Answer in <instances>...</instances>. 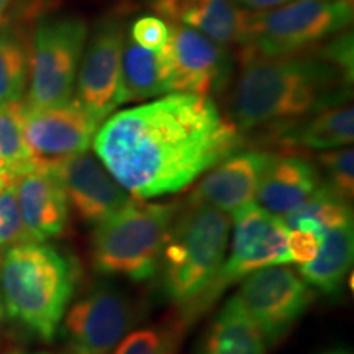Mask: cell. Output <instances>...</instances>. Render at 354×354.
Here are the masks:
<instances>
[{"mask_svg": "<svg viewBox=\"0 0 354 354\" xmlns=\"http://www.w3.org/2000/svg\"><path fill=\"white\" fill-rule=\"evenodd\" d=\"M241 145V133L215 102L194 94L122 110L92 141L110 176L140 201L180 192Z\"/></svg>", "mask_w": 354, "mask_h": 354, "instance_id": "cell-1", "label": "cell"}, {"mask_svg": "<svg viewBox=\"0 0 354 354\" xmlns=\"http://www.w3.org/2000/svg\"><path fill=\"white\" fill-rule=\"evenodd\" d=\"M353 81V56L330 44L320 56L241 59L232 99V122L238 131L322 112L346 104Z\"/></svg>", "mask_w": 354, "mask_h": 354, "instance_id": "cell-2", "label": "cell"}, {"mask_svg": "<svg viewBox=\"0 0 354 354\" xmlns=\"http://www.w3.org/2000/svg\"><path fill=\"white\" fill-rule=\"evenodd\" d=\"M76 274L66 256L46 243L8 246L0 258V313L50 343L74 294Z\"/></svg>", "mask_w": 354, "mask_h": 354, "instance_id": "cell-3", "label": "cell"}, {"mask_svg": "<svg viewBox=\"0 0 354 354\" xmlns=\"http://www.w3.org/2000/svg\"><path fill=\"white\" fill-rule=\"evenodd\" d=\"M230 215L207 203L187 201L180 207L162 248L159 268L167 299L196 315L210 305V294L227 258Z\"/></svg>", "mask_w": 354, "mask_h": 354, "instance_id": "cell-4", "label": "cell"}, {"mask_svg": "<svg viewBox=\"0 0 354 354\" xmlns=\"http://www.w3.org/2000/svg\"><path fill=\"white\" fill-rule=\"evenodd\" d=\"M180 205L131 198L125 207L95 225L92 266L105 276L141 282L158 272L167 232Z\"/></svg>", "mask_w": 354, "mask_h": 354, "instance_id": "cell-5", "label": "cell"}, {"mask_svg": "<svg viewBox=\"0 0 354 354\" xmlns=\"http://www.w3.org/2000/svg\"><path fill=\"white\" fill-rule=\"evenodd\" d=\"M353 20L349 0H292L263 12H246L241 59L295 56L342 33Z\"/></svg>", "mask_w": 354, "mask_h": 354, "instance_id": "cell-6", "label": "cell"}, {"mask_svg": "<svg viewBox=\"0 0 354 354\" xmlns=\"http://www.w3.org/2000/svg\"><path fill=\"white\" fill-rule=\"evenodd\" d=\"M88 28L81 17H56L39 21L30 51L26 105L48 109L74 99L77 71Z\"/></svg>", "mask_w": 354, "mask_h": 354, "instance_id": "cell-7", "label": "cell"}, {"mask_svg": "<svg viewBox=\"0 0 354 354\" xmlns=\"http://www.w3.org/2000/svg\"><path fill=\"white\" fill-rule=\"evenodd\" d=\"M236 297L266 344H274L307 312L313 302V290L297 272L282 264L246 276Z\"/></svg>", "mask_w": 354, "mask_h": 354, "instance_id": "cell-8", "label": "cell"}, {"mask_svg": "<svg viewBox=\"0 0 354 354\" xmlns=\"http://www.w3.org/2000/svg\"><path fill=\"white\" fill-rule=\"evenodd\" d=\"M233 236L230 256L225 258L210 294V304L225 287L241 281L259 269L290 263L287 250L289 230L279 216L256 203L233 214Z\"/></svg>", "mask_w": 354, "mask_h": 354, "instance_id": "cell-9", "label": "cell"}, {"mask_svg": "<svg viewBox=\"0 0 354 354\" xmlns=\"http://www.w3.org/2000/svg\"><path fill=\"white\" fill-rule=\"evenodd\" d=\"M136 322L135 305L112 286H95L64 315L69 354H110Z\"/></svg>", "mask_w": 354, "mask_h": 354, "instance_id": "cell-10", "label": "cell"}, {"mask_svg": "<svg viewBox=\"0 0 354 354\" xmlns=\"http://www.w3.org/2000/svg\"><path fill=\"white\" fill-rule=\"evenodd\" d=\"M167 28L169 38L162 51L169 92L210 97L223 91L232 73V57L223 44L183 25L167 24Z\"/></svg>", "mask_w": 354, "mask_h": 354, "instance_id": "cell-11", "label": "cell"}, {"mask_svg": "<svg viewBox=\"0 0 354 354\" xmlns=\"http://www.w3.org/2000/svg\"><path fill=\"white\" fill-rule=\"evenodd\" d=\"M125 25L109 19L97 26L84 50L76 79V99L97 122H104L125 104L122 87V53Z\"/></svg>", "mask_w": 354, "mask_h": 354, "instance_id": "cell-12", "label": "cell"}, {"mask_svg": "<svg viewBox=\"0 0 354 354\" xmlns=\"http://www.w3.org/2000/svg\"><path fill=\"white\" fill-rule=\"evenodd\" d=\"M100 122L76 99L57 107L37 109L24 102V136L38 166L87 153Z\"/></svg>", "mask_w": 354, "mask_h": 354, "instance_id": "cell-13", "label": "cell"}, {"mask_svg": "<svg viewBox=\"0 0 354 354\" xmlns=\"http://www.w3.org/2000/svg\"><path fill=\"white\" fill-rule=\"evenodd\" d=\"M48 167L59 180L69 209L82 223H100L133 198L99 159L88 153L66 158Z\"/></svg>", "mask_w": 354, "mask_h": 354, "instance_id": "cell-14", "label": "cell"}, {"mask_svg": "<svg viewBox=\"0 0 354 354\" xmlns=\"http://www.w3.org/2000/svg\"><path fill=\"white\" fill-rule=\"evenodd\" d=\"M271 154L264 151H240L225 158L202 177L189 201L207 203L233 215L254 203L261 176Z\"/></svg>", "mask_w": 354, "mask_h": 354, "instance_id": "cell-15", "label": "cell"}, {"mask_svg": "<svg viewBox=\"0 0 354 354\" xmlns=\"http://www.w3.org/2000/svg\"><path fill=\"white\" fill-rule=\"evenodd\" d=\"M17 197L28 241L59 236L69 220V205L59 180L48 166L35 165L15 177Z\"/></svg>", "mask_w": 354, "mask_h": 354, "instance_id": "cell-16", "label": "cell"}, {"mask_svg": "<svg viewBox=\"0 0 354 354\" xmlns=\"http://www.w3.org/2000/svg\"><path fill=\"white\" fill-rule=\"evenodd\" d=\"M320 185V174L307 159L271 154L261 176L254 203L281 218L297 209Z\"/></svg>", "mask_w": 354, "mask_h": 354, "instance_id": "cell-17", "label": "cell"}, {"mask_svg": "<svg viewBox=\"0 0 354 354\" xmlns=\"http://www.w3.org/2000/svg\"><path fill=\"white\" fill-rule=\"evenodd\" d=\"M151 8L167 24L197 30L220 44H240L246 12L233 0H151Z\"/></svg>", "mask_w": 354, "mask_h": 354, "instance_id": "cell-18", "label": "cell"}, {"mask_svg": "<svg viewBox=\"0 0 354 354\" xmlns=\"http://www.w3.org/2000/svg\"><path fill=\"white\" fill-rule=\"evenodd\" d=\"M354 256L353 218L328 225L323 232V241L315 259L300 266L299 276L307 286L333 295L339 290L351 269Z\"/></svg>", "mask_w": 354, "mask_h": 354, "instance_id": "cell-19", "label": "cell"}, {"mask_svg": "<svg viewBox=\"0 0 354 354\" xmlns=\"http://www.w3.org/2000/svg\"><path fill=\"white\" fill-rule=\"evenodd\" d=\"M263 335L233 295L203 333L196 354H266Z\"/></svg>", "mask_w": 354, "mask_h": 354, "instance_id": "cell-20", "label": "cell"}, {"mask_svg": "<svg viewBox=\"0 0 354 354\" xmlns=\"http://www.w3.org/2000/svg\"><path fill=\"white\" fill-rule=\"evenodd\" d=\"M353 140L354 109L343 104L310 115L307 120L292 127L282 141L289 148L330 151L351 145Z\"/></svg>", "mask_w": 354, "mask_h": 354, "instance_id": "cell-21", "label": "cell"}, {"mask_svg": "<svg viewBox=\"0 0 354 354\" xmlns=\"http://www.w3.org/2000/svg\"><path fill=\"white\" fill-rule=\"evenodd\" d=\"M122 87L125 104L169 92L165 51L145 50L131 38H125L122 53Z\"/></svg>", "mask_w": 354, "mask_h": 354, "instance_id": "cell-22", "label": "cell"}, {"mask_svg": "<svg viewBox=\"0 0 354 354\" xmlns=\"http://www.w3.org/2000/svg\"><path fill=\"white\" fill-rule=\"evenodd\" d=\"M35 166L24 136V102L0 105V172L12 179Z\"/></svg>", "mask_w": 354, "mask_h": 354, "instance_id": "cell-23", "label": "cell"}, {"mask_svg": "<svg viewBox=\"0 0 354 354\" xmlns=\"http://www.w3.org/2000/svg\"><path fill=\"white\" fill-rule=\"evenodd\" d=\"M30 76V53L12 32H0V105L19 102Z\"/></svg>", "mask_w": 354, "mask_h": 354, "instance_id": "cell-24", "label": "cell"}, {"mask_svg": "<svg viewBox=\"0 0 354 354\" xmlns=\"http://www.w3.org/2000/svg\"><path fill=\"white\" fill-rule=\"evenodd\" d=\"M177 328H146L127 335L110 354H177Z\"/></svg>", "mask_w": 354, "mask_h": 354, "instance_id": "cell-25", "label": "cell"}, {"mask_svg": "<svg viewBox=\"0 0 354 354\" xmlns=\"http://www.w3.org/2000/svg\"><path fill=\"white\" fill-rule=\"evenodd\" d=\"M318 162L328 179L326 185L344 201H351L354 196V151L351 146L322 151L318 154Z\"/></svg>", "mask_w": 354, "mask_h": 354, "instance_id": "cell-26", "label": "cell"}, {"mask_svg": "<svg viewBox=\"0 0 354 354\" xmlns=\"http://www.w3.org/2000/svg\"><path fill=\"white\" fill-rule=\"evenodd\" d=\"M28 241L17 197L15 179H8L0 189V248Z\"/></svg>", "mask_w": 354, "mask_h": 354, "instance_id": "cell-27", "label": "cell"}, {"mask_svg": "<svg viewBox=\"0 0 354 354\" xmlns=\"http://www.w3.org/2000/svg\"><path fill=\"white\" fill-rule=\"evenodd\" d=\"M130 38L145 50L159 51L169 38V28L165 20L158 17H141L133 24Z\"/></svg>", "mask_w": 354, "mask_h": 354, "instance_id": "cell-28", "label": "cell"}, {"mask_svg": "<svg viewBox=\"0 0 354 354\" xmlns=\"http://www.w3.org/2000/svg\"><path fill=\"white\" fill-rule=\"evenodd\" d=\"M238 2L253 12H263L284 6V3L292 2V0H238Z\"/></svg>", "mask_w": 354, "mask_h": 354, "instance_id": "cell-29", "label": "cell"}, {"mask_svg": "<svg viewBox=\"0 0 354 354\" xmlns=\"http://www.w3.org/2000/svg\"><path fill=\"white\" fill-rule=\"evenodd\" d=\"M6 354H51L46 351H28V349H21V348H12L6 351Z\"/></svg>", "mask_w": 354, "mask_h": 354, "instance_id": "cell-30", "label": "cell"}, {"mask_svg": "<svg viewBox=\"0 0 354 354\" xmlns=\"http://www.w3.org/2000/svg\"><path fill=\"white\" fill-rule=\"evenodd\" d=\"M8 2L10 0H0V26H2V21H3V12H6V8L8 6Z\"/></svg>", "mask_w": 354, "mask_h": 354, "instance_id": "cell-31", "label": "cell"}, {"mask_svg": "<svg viewBox=\"0 0 354 354\" xmlns=\"http://www.w3.org/2000/svg\"><path fill=\"white\" fill-rule=\"evenodd\" d=\"M8 179H12V177H10V176H7L6 172H0V189H2L3 185L7 184V180H8Z\"/></svg>", "mask_w": 354, "mask_h": 354, "instance_id": "cell-32", "label": "cell"}, {"mask_svg": "<svg viewBox=\"0 0 354 354\" xmlns=\"http://www.w3.org/2000/svg\"><path fill=\"white\" fill-rule=\"evenodd\" d=\"M331 354H343V353H331Z\"/></svg>", "mask_w": 354, "mask_h": 354, "instance_id": "cell-33", "label": "cell"}]
</instances>
